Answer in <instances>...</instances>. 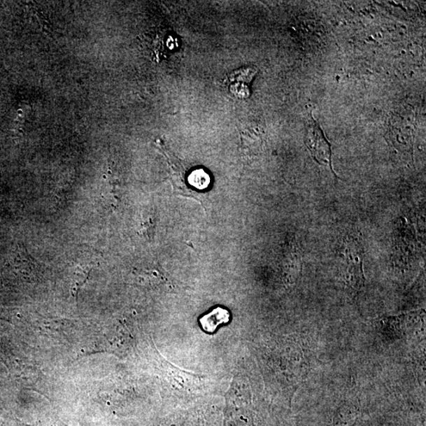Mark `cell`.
I'll use <instances>...</instances> for the list:
<instances>
[{"mask_svg": "<svg viewBox=\"0 0 426 426\" xmlns=\"http://www.w3.org/2000/svg\"><path fill=\"white\" fill-rule=\"evenodd\" d=\"M159 364L164 378L176 392L189 394L201 391L203 388L201 376L185 371V370L173 365L170 362L162 359V357H160Z\"/></svg>", "mask_w": 426, "mask_h": 426, "instance_id": "obj_1", "label": "cell"}, {"mask_svg": "<svg viewBox=\"0 0 426 426\" xmlns=\"http://www.w3.org/2000/svg\"><path fill=\"white\" fill-rule=\"evenodd\" d=\"M306 145L311 156L320 164L331 165V145L325 137L318 123L311 120L308 123L306 134Z\"/></svg>", "mask_w": 426, "mask_h": 426, "instance_id": "obj_2", "label": "cell"}, {"mask_svg": "<svg viewBox=\"0 0 426 426\" xmlns=\"http://www.w3.org/2000/svg\"><path fill=\"white\" fill-rule=\"evenodd\" d=\"M345 258L346 263H347L346 279H347V281H348L352 287L360 290L364 287V283H365L360 246L355 244V242L347 245L345 251Z\"/></svg>", "mask_w": 426, "mask_h": 426, "instance_id": "obj_3", "label": "cell"}, {"mask_svg": "<svg viewBox=\"0 0 426 426\" xmlns=\"http://www.w3.org/2000/svg\"><path fill=\"white\" fill-rule=\"evenodd\" d=\"M231 313L223 307L213 308L211 312L204 315L199 319V323L204 332L213 334L221 325L230 322Z\"/></svg>", "mask_w": 426, "mask_h": 426, "instance_id": "obj_4", "label": "cell"}, {"mask_svg": "<svg viewBox=\"0 0 426 426\" xmlns=\"http://www.w3.org/2000/svg\"><path fill=\"white\" fill-rule=\"evenodd\" d=\"M188 182L191 186L204 190L209 186L210 177L205 171L197 169L191 173L188 178Z\"/></svg>", "mask_w": 426, "mask_h": 426, "instance_id": "obj_5", "label": "cell"}]
</instances>
